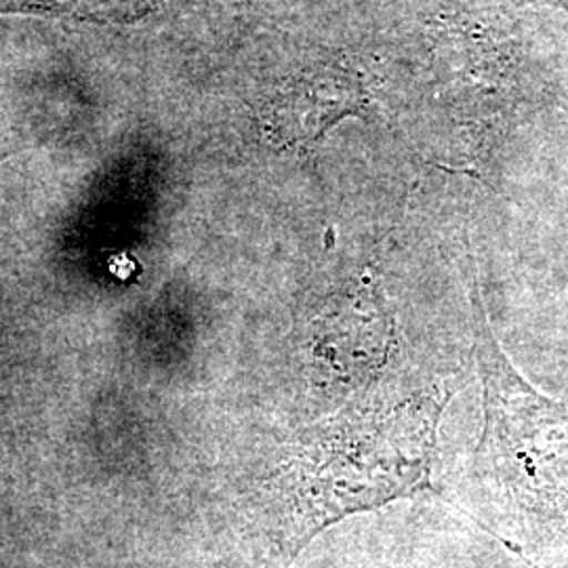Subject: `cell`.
I'll list each match as a JSON object with an SVG mask.
<instances>
[{"label":"cell","instance_id":"obj_3","mask_svg":"<svg viewBox=\"0 0 568 568\" xmlns=\"http://www.w3.org/2000/svg\"><path fill=\"white\" fill-rule=\"evenodd\" d=\"M21 148H23V140H21L20 131L16 129L13 122L7 121L0 114V163H4L13 154L21 152Z\"/></svg>","mask_w":568,"mask_h":568},{"label":"cell","instance_id":"obj_1","mask_svg":"<svg viewBox=\"0 0 568 568\" xmlns=\"http://www.w3.org/2000/svg\"><path fill=\"white\" fill-rule=\"evenodd\" d=\"M445 403L438 392L419 394L302 429L272 485L276 548L295 558L331 525L427 487Z\"/></svg>","mask_w":568,"mask_h":568},{"label":"cell","instance_id":"obj_2","mask_svg":"<svg viewBox=\"0 0 568 568\" xmlns=\"http://www.w3.org/2000/svg\"><path fill=\"white\" fill-rule=\"evenodd\" d=\"M358 84L344 72L305 74L295 82L278 105V129L291 142H312L325 133L326 126L342 121L361 105Z\"/></svg>","mask_w":568,"mask_h":568}]
</instances>
